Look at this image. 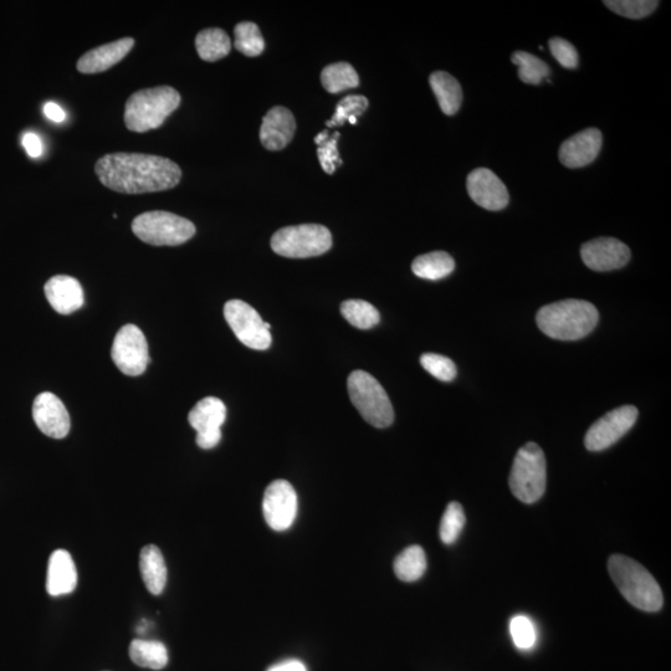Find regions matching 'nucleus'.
I'll list each match as a JSON object with an SVG mask.
<instances>
[{"instance_id":"obj_30","label":"nucleus","mask_w":671,"mask_h":671,"mask_svg":"<svg viewBox=\"0 0 671 671\" xmlns=\"http://www.w3.org/2000/svg\"><path fill=\"white\" fill-rule=\"evenodd\" d=\"M511 60L519 68V78L525 84L540 85L550 75L545 61L526 51H516Z\"/></svg>"},{"instance_id":"obj_37","label":"nucleus","mask_w":671,"mask_h":671,"mask_svg":"<svg viewBox=\"0 0 671 671\" xmlns=\"http://www.w3.org/2000/svg\"><path fill=\"white\" fill-rule=\"evenodd\" d=\"M340 137V133L335 132L329 140L322 143V145L317 148V155H319L321 167L327 174H334L336 165H342V160L340 155H338L337 148V143L338 140H340Z\"/></svg>"},{"instance_id":"obj_5","label":"nucleus","mask_w":671,"mask_h":671,"mask_svg":"<svg viewBox=\"0 0 671 671\" xmlns=\"http://www.w3.org/2000/svg\"><path fill=\"white\" fill-rule=\"evenodd\" d=\"M132 232L153 247H178L194 237L196 225L177 214L153 210L133 219Z\"/></svg>"},{"instance_id":"obj_32","label":"nucleus","mask_w":671,"mask_h":671,"mask_svg":"<svg viewBox=\"0 0 671 671\" xmlns=\"http://www.w3.org/2000/svg\"><path fill=\"white\" fill-rule=\"evenodd\" d=\"M466 522L463 506L459 503H450L440 522V539L445 545H453L459 539Z\"/></svg>"},{"instance_id":"obj_21","label":"nucleus","mask_w":671,"mask_h":671,"mask_svg":"<svg viewBox=\"0 0 671 671\" xmlns=\"http://www.w3.org/2000/svg\"><path fill=\"white\" fill-rule=\"evenodd\" d=\"M78 585V571L66 550H56L50 556L48 576H46V591L53 597L66 596L73 593Z\"/></svg>"},{"instance_id":"obj_6","label":"nucleus","mask_w":671,"mask_h":671,"mask_svg":"<svg viewBox=\"0 0 671 671\" xmlns=\"http://www.w3.org/2000/svg\"><path fill=\"white\" fill-rule=\"evenodd\" d=\"M547 484L546 458L536 443H527L517 452L510 474V488L516 499L534 504L544 496Z\"/></svg>"},{"instance_id":"obj_40","label":"nucleus","mask_w":671,"mask_h":671,"mask_svg":"<svg viewBox=\"0 0 671 671\" xmlns=\"http://www.w3.org/2000/svg\"><path fill=\"white\" fill-rule=\"evenodd\" d=\"M44 114L49 120L56 122V124H63L66 120V112L58 104H55V102L45 104Z\"/></svg>"},{"instance_id":"obj_7","label":"nucleus","mask_w":671,"mask_h":671,"mask_svg":"<svg viewBox=\"0 0 671 671\" xmlns=\"http://www.w3.org/2000/svg\"><path fill=\"white\" fill-rule=\"evenodd\" d=\"M347 388L353 406L367 423L376 428H387L393 423L391 399L381 383L370 373L352 372L348 377Z\"/></svg>"},{"instance_id":"obj_17","label":"nucleus","mask_w":671,"mask_h":671,"mask_svg":"<svg viewBox=\"0 0 671 671\" xmlns=\"http://www.w3.org/2000/svg\"><path fill=\"white\" fill-rule=\"evenodd\" d=\"M603 142L602 132L598 128H587L576 133L560 148V161L567 168H582L596 160Z\"/></svg>"},{"instance_id":"obj_12","label":"nucleus","mask_w":671,"mask_h":671,"mask_svg":"<svg viewBox=\"0 0 671 671\" xmlns=\"http://www.w3.org/2000/svg\"><path fill=\"white\" fill-rule=\"evenodd\" d=\"M227 419V407L219 398L207 397L189 412L188 420L197 432V444L202 449H213L222 440V425Z\"/></svg>"},{"instance_id":"obj_18","label":"nucleus","mask_w":671,"mask_h":671,"mask_svg":"<svg viewBox=\"0 0 671 671\" xmlns=\"http://www.w3.org/2000/svg\"><path fill=\"white\" fill-rule=\"evenodd\" d=\"M295 131L296 121L293 112L283 106H276L264 116L260 128V141L266 150L280 151L293 140Z\"/></svg>"},{"instance_id":"obj_23","label":"nucleus","mask_w":671,"mask_h":671,"mask_svg":"<svg viewBox=\"0 0 671 671\" xmlns=\"http://www.w3.org/2000/svg\"><path fill=\"white\" fill-rule=\"evenodd\" d=\"M429 83L444 114H457L463 102V90L458 80L444 71H437L430 75Z\"/></svg>"},{"instance_id":"obj_25","label":"nucleus","mask_w":671,"mask_h":671,"mask_svg":"<svg viewBox=\"0 0 671 671\" xmlns=\"http://www.w3.org/2000/svg\"><path fill=\"white\" fill-rule=\"evenodd\" d=\"M454 269V259L445 252L420 255L412 264L413 273L418 278L432 281L447 278Z\"/></svg>"},{"instance_id":"obj_26","label":"nucleus","mask_w":671,"mask_h":671,"mask_svg":"<svg viewBox=\"0 0 671 671\" xmlns=\"http://www.w3.org/2000/svg\"><path fill=\"white\" fill-rule=\"evenodd\" d=\"M196 48L199 58L204 61H218L225 58L232 50L229 35L219 28L202 30L196 38Z\"/></svg>"},{"instance_id":"obj_34","label":"nucleus","mask_w":671,"mask_h":671,"mask_svg":"<svg viewBox=\"0 0 671 671\" xmlns=\"http://www.w3.org/2000/svg\"><path fill=\"white\" fill-rule=\"evenodd\" d=\"M368 109V100L362 95H351L338 102L334 116L326 122L327 127H340L351 117H358Z\"/></svg>"},{"instance_id":"obj_1","label":"nucleus","mask_w":671,"mask_h":671,"mask_svg":"<svg viewBox=\"0 0 671 671\" xmlns=\"http://www.w3.org/2000/svg\"><path fill=\"white\" fill-rule=\"evenodd\" d=\"M95 172L106 188L122 194L168 191L182 178L176 162L143 153H110L96 162Z\"/></svg>"},{"instance_id":"obj_43","label":"nucleus","mask_w":671,"mask_h":671,"mask_svg":"<svg viewBox=\"0 0 671 671\" xmlns=\"http://www.w3.org/2000/svg\"><path fill=\"white\" fill-rule=\"evenodd\" d=\"M348 122H350L351 125H356L357 124V117H351V119H348Z\"/></svg>"},{"instance_id":"obj_22","label":"nucleus","mask_w":671,"mask_h":671,"mask_svg":"<svg viewBox=\"0 0 671 671\" xmlns=\"http://www.w3.org/2000/svg\"><path fill=\"white\" fill-rule=\"evenodd\" d=\"M140 570L148 592L160 596L167 585V566L160 548L155 545L142 548Z\"/></svg>"},{"instance_id":"obj_36","label":"nucleus","mask_w":671,"mask_h":671,"mask_svg":"<svg viewBox=\"0 0 671 671\" xmlns=\"http://www.w3.org/2000/svg\"><path fill=\"white\" fill-rule=\"evenodd\" d=\"M511 638L517 648L529 650L535 647L537 632L535 624L526 616H516L510 622Z\"/></svg>"},{"instance_id":"obj_35","label":"nucleus","mask_w":671,"mask_h":671,"mask_svg":"<svg viewBox=\"0 0 671 671\" xmlns=\"http://www.w3.org/2000/svg\"><path fill=\"white\" fill-rule=\"evenodd\" d=\"M420 365L433 377L442 382H452L457 377V367L448 357L435 355V353H424L420 357Z\"/></svg>"},{"instance_id":"obj_10","label":"nucleus","mask_w":671,"mask_h":671,"mask_svg":"<svg viewBox=\"0 0 671 671\" xmlns=\"http://www.w3.org/2000/svg\"><path fill=\"white\" fill-rule=\"evenodd\" d=\"M112 361L126 376L137 377L146 372L150 355L145 335L136 325H125L117 332L111 350Z\"/></svg>"},{"instance_id":"obj_2","label":"nucleus","mask_w":671,"mask_h":671,"mask_svg":"<svg viewBox=\"0 0 671 671\" xmlns=\"http://www.w3.org/2000/svg\"><path fill=\"white\" fill-rule=\"evenodd\" d=\"M599 315L591 302L565 300L542 307L536 321L545 335L560 341H576L596 329Z\"/></svg>"},{"instance_id":"obj_24","label":"nucleus","mask_w":671,"mask_h":671,"mask_svg":"<svg viewBox=\"0 0 671 671\" xmlns=\"http://www.w3.org/2000/svg\"><path fill=\"white\" fill-rule=\"evenodd\" d=\"M130 657L141 668L161 670L168 664L166 645L157 640L135 639L130 645Z\"/></svg>"},{"instance_id":"obj_41","label":"nucleus","mask_w":671,"mask_h":671,"mask_svg":"<svg viewBox=\"0 0 671 671\" xmlns=\"http://www.w3.org/2000/svg\"><path fill=\"white\" fill-rule=\"evenodd\" d=\"M268 671H307L306 665L300 660L290 659L279 664H275Z\"/></svg>"},{"instance_id":"obj_38","label":"nucleus","mask_w":671,"mask_h":671,"mask_svg":"<svg viewBox=\"0 0 671 671\" xmlns=\"http://www.w3.org/2000/svg\"><path fill=\"white\" fill-rule=\"evenodd\" d=\"M550 50L558 63L565 69H576L578 66V53L570 42L562 38H552L550 40Z\"/></svg>"},{"instance_id":"obj_39","label":"nucleus","mask_w":671,"mask_h":671,"mask_svg":"<svg viewBox=\"0 0 671 671\" xmlns=\"http://www.w3.org/2000/svg\"><path fill=\"white\" fill-rule=\"evenodd\" d=\"M23 147L32 158H38L43 155L44 146L42 140L33 132L25 133L23 136Z\"/></svg>"},{"instance_id":"obj_8","label":"nucleus","mask_w":671,"mask_h":671,"mask_svg":"<svg viewBox=\"0 0 671 671\" xmlns=\"http://www.w3.org/2000/svg\"><path fill=\"white\" fill-rule=\"evenodd\" d=\"M332 235L320 224H301L278 230L271 238V248L284 258H314L329 252Z\"/></svg>"},{"instance_id":"obj_33","label":"nucleus","mask_w":671,"mask_h":671,"mask_svg":"<svg viewBox=\"0 0 671 671\" xmlns=\"http://www.w3.org/2000/svg\"><path fill=\"white\" fill-rule=\"evenodd\" d=\"M612 12L628 19H642L652 14L658 8L655 0H608L604 2Z\"/></svg>"},{"instance_id":"obj_3","label":"nucleus","mask_w":671,"mask_h":671,"mask_svg":"<svg viewBox=\"0 0 671 671\" xmlns=\"http://www.w3.org/2000/svg\"><path fill=\"white\" fill-rule=\"evenodd\" d=\"M608 571L614 585L635 608L644 612H658L664 598L662 588L647 568L627 556L613 555L608 561Z\"/></svg>"},{"instance_id":"obj_14","label":"nucleus","mask_w":671,"mask_h":671,"mask_svg":"<svg viewBox=\"0 0 671 671\" xmlns=\"http://www.w3.org/2000/svg\"><path fill=\"white\" fill-rule=\"evenodd\" d=\"M471 199L481 208L498 212L509 204V192L503 181L488 168H478L466 179Z\"/></svg>"},{"instance_id":"obj_20","label":"nucleus","mask_w":671,"mask_h":671,"mask_svg":"<svg viewBox=\"0 0 671 671\" xmlns=\"http://www.w3.org/2000/svg\"><path fill=\"white\" fill-rule=\"evenodd\" d=\"M133 46L135 39L124 38L87 51L78 61V70L86 75L104 73L124 60Z\"/></svg>"},{"instance_id":"obj_4","label":"nucleus","mask_w":671,"mask_h":671,"mask_svg":"<svg viewBox=\"0 0 671 671\" xmlns=\"http://www.w3.org/2000/svg\"><path fill=\"white\" fill-rule=\"evenodd\" d=\"M181 105V95L171 86H157L135 92L125 106L128 130L145 133L160 128Z\"/></svg>"},{"instance_id":"obj_16","label":"nucleus","mask_w":671,"mask_h":671,"mask_svg":"<svg viewBox=\"0 0 671 671\" xmlns=\"http://www.w3.org/2000/svg\"><path fill=\"white\" fill-rule=\"evenodd\" d=\"M33 418L40 432L50 438L63 439L70 432L68 409L50 392L40 393L33 404Z\"/></svg>"},{"instance_id":"obj_19","label":"nucleus","mask_w":671,"mask_h":671,"mask_svg":"<svg viewBox=\"0 0 671 671\" xmlns=\"http://www.w3.org/2000/svg\"><path fill=\"white\" fill-rule=\"evenodd\" d=\"M49 304L60 315H70L84 306L83 286L78 279L68 275H56L44 286Z\"/></svg>"},{"instance_id":"obj_9","label":"nucleus","mask_w":671,"mask_h":671,"mask_svg":"<svg viewBox=\"0 0 671 671\" xmlns=\"http://www.w3.org/2000/svg\"><path fill=\"white\" fill-rule=\"evenodd\" d=\"M224 317L243 345L256 351H265L271 346L270 324H266L247 302L228 301L224 306Z\"/></svg>"},{"instance_id":"obj_11","label":"nucleus","mask_w":671,"mask_h":671,"mask_svg":"<svg viewBox=\"0 0 671 671\" xmlns=\"http://www.w3.org/2000/svg\"><path fill=\"white\" fill-rule=\"evenodd\" d=\"M638 414V409L633 406L619 407L607 413L588 429L586 448L589 452H602L612 447L632 429Z\"/></svg>"},{"instance_id":"obj_27","label":"nucleus","mask_w":671,"mask_h":671,"mask_svg":"<svg viewBox=\"0 0 671 671\" xmlns=\"http://www.w3.org/2000/svg\"><path fill=\"white\" fill-rule=\"evenodd\" d=\"M427 565L423 548L414 545L399 553L394 561V573L403 582H416L424 576Z\"/></svg>"},{"instance_id":"obj_29","label":"nucleus","mask_w":671,"mask_h":671,"mask_svg":"<svg viewBox=\"0 0 671 671\" xmlns=\"http://www.w3.org/2000/svg\"><path fill=\"white\" fill-rule=\"evenodd\" d=\"M341 314L353 327L360 330L372 329L381 320L376 307L363 300L342 302Z\"/></svg>"},{"instance_id":"obj_42","label":"nucleus","mask_w":671,"mask_h":671,"mask_svg":"<svg viewBox=\"0 0 671 671\" xmlns=\"http://www.w3.org/2000/svg\"><path fill=\"white\" fill-rule=\"evenodd\" d=\"M330 138L329 131H322L315 137V143L317 146H321L322 143H325Z\"/></svg>"},{"instance_id":"obj_31","label":"nucleus","mask_w":671,"mask_h":671,"mask_svg":"<svg viewBox=\"0 0 671 671\" xmlns=\"http://www.w3.org/2000/svg\"><path fill=\"white\" fill-rule=\"evenodd\" d=\"M234 46L239 53L250 56H259L265 49L263 34L258 25L252 22L239 23L234 28Z\"/></svg>"},{"instance_id":"obj_13","label":"nucleus","mask_w":671,"mask_h":671,"mask_svg":"<svg viewBox=\"0 0 671 671\" xmlns=\"http://www.w3.org/2000/svg\"><path fill=\"white\" fill-rule=\"evenodd\" d=\"M263 511L266 524L275 531L293 526L297 515V494L286 480H275L265 490Z\"/></svg>"},{"instance_id":"obj_28","label":"nucleus","mask_w":671,"mask_h":671,"mask_svg":"<svg viewBox=\"0 0 671 671\" xmlns=\"http://www.w3.org/2000/svg\"><path fill=\"white\" fill-rule=\"evenodd\" d=\"M321 83L330 94L355 89L360 85V79L353 66L348 63H337L326 66L322 70Z\"/></svg>"},{"instance_id":"obj_15","label":"nucleus","mask_w":671,"mask_h":671,"mask_svg":"<svg viewBox=\"0 0 671 671\" xmlns=\"http://www.w3.org/2000/svg\"><path fill=\"white\" fill-rule=\"evenodd\" d=\"M583 263L594 271H612L629 263L630 249L616 238H598L583 244Z\"/></svg>"}]
</instances>
